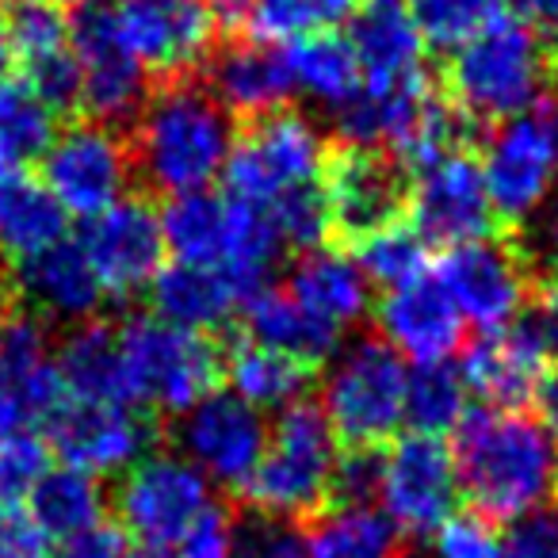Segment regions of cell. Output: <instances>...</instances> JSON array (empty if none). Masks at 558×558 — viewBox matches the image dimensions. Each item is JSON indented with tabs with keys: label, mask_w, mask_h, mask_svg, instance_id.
Listing matches in <instances>:
<instances>
[{
	"label": "cell",
	"mask_w": 558,
	"mask_h": 558,
	"mask_svg": "<svg viewBox=\"0 0 558 558\" xmlns=\"http://www.w3.org/2000/svg\"><path fill=\"white\" fill-rule=\"evenodd\" d=\"M459 494L486 520H520L558 489V440L524 410H466L456 425Z\"/></svg>",
	"instance_id": "1"
},
{
	"label": "cell",
	"mask_w": 558,
	"mask_h": 558,
	"mask_svg": "<svg viewBox=\"0 0 558 558\" xmlns=\"http://www.w3.org/2000/svg\"><path fill=\"white\" fill-rule=\"evenodd\" d=\"M233 149L230 111L195 81H177L149 96L138 116L131 161L154 192H207Z\"/></svg>",
	"instance_id": "2"
},
{
	"label": "cell",
	"mask_w": 558,
	"mask_h": 558,
	"mask_svg": "<svg viewBox=\"0 0 558 558\" xmlns=\"http://www.w3.org/2000/svg\"><path fill=\"white\" fill-rule=\"evenodd\" d=\"M555 54L527 24L497 16L478 35L451 50V108L474 123H509L550 93Z\"/></svg>",
	"instance_id": "3"
},
{
	"label": "cell",
	"mask_w": 558,
	"mask_h": 558,
	"mask_svg": "<svg viewBox=\"0 0 558 558\" xmlns=\"http://www.w3.org/2000/svg\"><path fill=\"white\" fill-rule=\"evenodd\" d=\"M337 444L341 440L333 436L318 402L303 398L279 410L276 428H268V448L245 486L248 505L256 512L288 520L322 509L341 459Z\"/></svg>",
	"instance_id": "4"
},
{
	"label": "cell",
	"mask_w": 558,
	"mask_h": 558,
	"mask_svg": "<svg viewBox=\"0 0 558 558\" xmlns=\"http://www.w3.org/2000/svg\"><path fill=\"white\" fill-rule=\"evenodd\" d=\"M126 398L138 410L187 413L222 375L215 344L161 318H131L119 329Z\"/></svg>",
	"instance_id": "5"
},
{
	"label": "cell",
	"mask_w": 558,
	"mask_h": 558,
	"mask_svg": "<svg viewBox=\"0 0 558 558\" xmlns=\"http://www.w3.org/2000/svg\"><path fill=\"white\" fill-rule=\"evenodd\" d=\"M402 356L387 341H356L337 352L322 390V413L337 440L349 448H379L405 425Z\"/></svg>",
	"instance_id": "6"
},
{
	"label": "cell",
	"mask_w": 558,
	"mask_h": 558,
	"mask_svg": "<svg viewBox=\"0 0 558 558\" xmlns=\"http://www.w3.org/2000/svg\"><path fill=\"white\" fill-rule=\"evenodd\" d=\"M478 165L494 215L505 222H532L558 187V93L497 126Z\"/></svg>",
	"instance_id": "7"
},
{
	"label": "cell",
	"mask_w": 558,
	"mask_h": 558,
	"mask_svg": "<svg viewBox=\"0 0 558 558\" xmlns=\"http://www.w3.org/2000/svg\"><path fill=\"white\" fill-rule=\"evenodd\" d=\"M322 169H326V142L318 126L295 111H276L253 119L248 131L233 138L222 177L233 199L268 207L295 187L318 184Z\"/></svg>",
	"instance_id": "8"
},
{
	"label": "cell",
	"mask_w": 558,
	"mask_h": 558,
	"mask_svg": "<svg viewBox=\"0 0 558 558\" xmlns=\"http://www.w3.org/2000/svg\"><path fill=\"white\" fill-rule=\"evenodd\" d=\"M116 509L123 520V535L138 539V547L172 550L215 505H210V482L184 456L157 451L126 471Z\"/></svg>",
	"instance_id": "9"
},
{
	"label": "cell",
	"mask_w": 558,
	"mask_h": 558,
	"mask_svg": "<svg viewBox=\"0 0 558 558\" xmlns=\"http://www.w3.org/2000/svg\"><path fill=\"white\" fill-rule=\"evenodd\" d=\"M70 47L81 70V104L93 123L119 126L138 119L149 100V73L119 35L111 0H85L70 20Z\"/></svg>",
	"instance_id": "10"
},
{
	"label": "cell",
	"mask_w": 558,
	"mask_h": 558,
	"mask_svg": "<svg viewBox=\"0 0 558 558\" xmlns=\"http://www.w3.org/2000/svg\"><path fill=\"white\" fill-rule=\"evenodd\" d=\"M131 169V146L104 123H73L43 154V184L77 218H96L126 199Z\"/></svg>",
	"instance_id": "11"
},
{
	"label": "cell",
	"mask_w": 558,
	"mask_h": 558,
	"mask_svg": "<svg viewBox=\"0 0 558 558\" xmlns=\"http://www.w3.org/2000/svg\"><path fill=\"white\" fill-rule=\"evenodd\" d=\"M459 474L440 436L410 433L383 456L379 501L402 535H436L459 501Z\"/></svg>",
	"instance_id": "12"
},
{
	"label": "cell",
	"mask_w": 558,
	"mask_h": 558,
	"mask_svg": "<svg viewBox=\"0 0 558 558\" xmlns=\"http://www.w3.org/2000/svg\"><path fill=\"white\" fill-rule=\"evenodd\" d=\"M180 456L207 482L245 489L268 448V425L260 410L241 402L230 390H210L177 425Z\"/></svg>",
	"instance_id": "13"
},
{
	"label": "cell",
	"mask_w": 558,
	"mask_h": 558,
	"mask_svg": "<svg viewBox=\"0 0 558 558\" xmlns=\"http://www.w3.org/2000/svg\"><path fill=\"white\" fill-rule=\"evenodd\" d=\"M405 203H410L413 230L425 245H471L489 238L497 222L482 165L463 149L425 165Z\"/></svg>",
	"instance_id": "14"
},
{
	"label": "cell",
	"mask_w": 558,
	"mask_h": 558,
	"mask_svg": "<svg viewBox=\"0 0 558 558\" xmlns=\"http://www.w3.org/2000/svg\"><path fill=\"white\" fill-rule=\"evenodd\" d=\"M436 283L448 291L459 318L478 326L482 333H497L517 322L527 303V264L512 245L501 241H471L444 253Z\"/></svg>",
	"instance_id": "15"
},
{
	"label": "cell",
	"mask_w": 558,
	"mask_h": 558,
	"mask_svg": "<svg viewBox=\"0 0 558 558\" xmlns=\"http://www.w3.org/2000/svg\"><path fill=\"white\" fill-rule=\"evenodd\" d=\"M50 448L62 456L65 466L85 471L93 478L100 474L131 471L138 459L149 456L154 425L138 405L126 402H73L47 421Z\"/></svg>",
	"instance_id": "16"
},
{
	"label": "cell",
	"mask_w": 558,
	"mask_h": 558,
	"mask_svg": "<svg viewBox=\"0 0 558 558\" xmlns=\"http://www.w3.org/2000/svg\"><path fill=\"white\" fill-rule=\"evenodd\" d=\"M77 241L93 260L108 299H119V303L146 291L157 279V271L165 268L161 215L134 195L119 199L104 215L88 218L85 233Z\"/></svg>",
	"instance_id": "17"
},
{
	"label": "cell",
	"mask_w": 558,
	"mask_h": 558,
	"mask_svg": "<svg viewBox=\"0 0 558 558\" xmlns=\"http://www.w3.org/2000/svg\"><path fill=\"white\" fill-rule=\"evenodd\" d=\"M322 192L329 203V222L352 245L383 226L402 222V207L410 199L402 165L395 157L352 146H344L337 157H326Z\"/></svg>",
	"instance_id": "18"
},
{
	"label": "cell",
	"mask_w": 558,
	"mask_h": 558,
	"mask_svg": "<svg viewBox=\"0 0 558 558\" xmlns=\"http://www.w3.org/2000/svg\"><path fill=\"white\" fill-rule=\"evenodd\" d=\"M111 12L146 73L177 77L207 62L215 43L207 0H111Z\"/></svg>",
	"instance_id": "19"
},
{
	"label": "cell",
	"mask_w": 558,
	"mask_h": 558,
	"mask_svg": "<svg viewBox=\"0 0 558 558\" xmlns=\"http://www.w3.org/2000/svg\"><path fill=\"white\" fill-rule=\"evenodd\" d=\"M375 318H379L383 341L413 364H448L451 352H459L463 344L466 322L459 318L448 291L428 276L387 291Z\"/></svg>",
	"instance_id": "20"
},
{
	"label": "cell",
	"mask_w": 558,
	"mask_h": 558,
	"mask_svg": "<svg viewBox=\"0 0 558 558\" xmlns=\"http://www.w3.org/2000/svg\"><path fill=\"white\" fill-rule=\"evenodd\" d=\"M288 299L333 349H341L344 337L367 314V279L352 256L314 248V253H303V260L291 268Z\"/></svg>",
	"instance_id": "21"
},
{
	"label": "cell",
	"mask_w": 558,
	"mask_h": 558,
	"mask_svg": "<svg viewBox=\"0 0 558 558\" xmlns=\"http://www.w3.org/2000/svg\"><path fill=\"white\" fill-rule=\"evenodd\" d=\"M459 375L466 395H478L489 410H520L535 398L543 379V352L524 326L482 333L463 352Z\"/></svg>",
	"instance_id": "22"
},
{
	"label": "cell",
	"mask_w": 558,
	"mask_h": 558,
	"mask_svg": "<svg viewBox=\"0 0 558 558\" xmlns=\"http://www.w3.org/2000/svg\"><path fill=\"white\" fill-rule=\"evenodd\" d=\"M16 283L35 311L58 322H93L108 299L93 260L73 238H62L39 256L16 264Z\"/></svg>",
	"instance_id": "23"
},
{
	"label": "cell",
	"mask_w": 558,
	"mask_h": 558,
	"mask_svg": "<svg viewBox=\"0 0 558 558\" xmlns=\"http://www.w3.org/2000/svg\"><path fill=\"white\" fill-rule=\"evenodd\" d=\"M210 96L222 104L230 116L264 119L276 116L288 96L295 93L288 73L283 50L264 47V43H238L210 58Z\"/></svg>",
	"instance_id": "24"
},
{
	"label": "cell",
	"mask_w": 558,
	"mask_h": 558,
	"mask_svg": "<svg viewBox=\"0 0 558 558\" xmlns=\"http://www.w3.org/2000/svg\"><path fill=\"white\" fill-rule=\"evenodd\" d=\"M149 303H154V318L187 333H210L226 326L238 306H245V295L222 268L177 260L157 271V279L149 283Z\"/></svg>",
	"instance_id": "25"
},
{
	"label": "cell",
	"mask_w": 558,
	"mask_h": 558,
	"mask_svg": "<svg viewBox=\"0 0 558 558\" xmlns=\"http://www.w3.org/2000/svg\"><path fill=\"white\" fill-rule=\"evenodd\" d=\"M0 390L16 402L20 417L47 425L65 405V387L47 349V329L35 318H12L0 333Z\"/></svg>",
	"instance_id": "26"
},
{
	"label": "cell",
	"mask_w": 558,
	"mask_h": 558,
	"mask_svg": "<svg viewBox=\"0 0 558 558\" xmlns=\"http://www.w3.org/2000/svg\"><path fill=\"white\" fill-rule=\"evenodd\" d=\"M349 47L364 73V85L395 88L413 77H425V39L417 24L398 4H372L352 16Z\"/></svg>",
	"instance_id": "27"
},
{
	"label": "cell",
	"mask_w": 558,
	"mask_h": 558,
	"mask_svg": "<svg viewBox=\"0 0 558 558\" xmlns=\"http://www.w3.org/2000/svg\"><path fill=\"white\" fill-rule=\"evenodd\" d=\"M65 226L70 215L47 184L32 177L0 180V256H9L12 264L32 260L65 238Z\"/></svg>",
	"instance_id": "28"
},
{
	"label": "cell",
	"mask_w": 558,
	"mask_h": 558,
	"mask_svg": "<svg viewBox=\"0 0 558 558\" xmlns=\"http://www.w3.org/2000/svg\"><path fill=\"white\" fill-rule=\"evenodd\" d=\"M62 387L73 402H126L123 356H119V337L108 326L85 322L65 337V344L54 356Z\"/></svg>",
	"instance_id": "29"
},
{
	"label": "cell",
	"mask_w": 558,
	"mask_h": 558,
	"mask_svg": "<svg viewBox=\"0 0 558 558\" xmlns=\"http://www.w3.org/2000/svg\"><path fill=\"white\" fill-rule=\"evenodd\" d=\"M226 379H230V395H238L253 410H288V405L303 402L314 375L311 364L288 356V352L241 341L226 356Z\"/></svg>",
	"instance_id": "30"
},
{
	"label": "cell",
	"mask_w": 558,
	"mask_h": 558,
	"mask_svg": "<svg viewBox=\"0 0 558 558\" xmlns=\"http://www.w3.org/2000/svg\"><path fill=\"white\" fill-rule=\"evenodd\" d=\"M283 58H288L295 93L311 96L314 104H322L329 111L352 100L360 93V85H364V73H360V62L344 35L322 32L311 35V39H299L283 50Z\"/></svg>",
	"instance_id": "31"
},
{
	"label": "cell",
	"mask_w": 558,
	"mask_h": 558,
	"mask_svg": "<svg viewBox=\"0 0 558 558\" xmlns=\"http://www.w3.org/2000/svg\"><path fill=\"white\" fill-rule=\"evenodd\" d=\"M54 119L24 77H0V180L24 177L27 165L43 161L58 131Z\"/></svg>",
	"instance_id": "32"
},
{
	"label": "cell",
	"mask_w": 558,
	"mask_h": 558,
	"mask_svg": "<svg viewBox=\"0 0 558 558\" xmlns=\"http://www.w3.org/2000/svg\"><path fill=\"white\" fill-rule=\"evenodd\" d=\"M398 532L375 505H333L306 532L311 558H398Z\"/></svg>",
	"instance_id": "33"
},
{
	"label": "cell",
	"mask_w": 558,
	"mask_h": 558,
	"mask_svg": "<svg viewBox=\"0 0 558 558\" xmlns=\"http://www.w3.org/2000/svg\"><path fill=\"white\" fill-rule=\"evenodd\" d=\"M226 226H230V199L215 192L172 195L161 210L165 248L184 264H210L218 268L226 253Z\"/></svg>",
	"instance_id": "34"
},
{
	"label": "cell",
	"mask_w": 558,
	"mask_h": 558,
	"mask_svg": "<svg viewBox=\"0 0 558 558\" xmlns=\"http://www.w3.org/2000/svg\"><path fill=\"white\" fill-rule=\"evenodd\" d=\"M27 501H32L27 512L39 520V527L50 539H70V535L104 524L100 478L73 471V466H50Z\"/></svg>",
	"instance_id": "35"
},
{
	"label": "cell",
	"mask_w": 558,
	"mask_h": 558,
	"mask_svg": "<svg viewBox=\"0 0 558 558\" xmlns=\"http://www.w3.org/2000/svg\"><path fill=\"white\" fill-rule=\"evenodd\" d=\"M245 329H248V341L264 344V349H276V352H288V356L303 360V364H318V360H329L333 344L303 318L295 303L288 299V291H256L253 299H245Z\"/></svg>",
	"instance_id": "36"
},
{
	"label": "cell",
	"mask_w": 558,
	"mask_h": 558,
	"mask_svg": "<svg viewBox=\"0 0 558 558\" xmlns=\"http://www.w3.org/2000/svg\"><path fill=\"white\" fill-rule=\"evenodd\" d=\"M466 417V383L459 367L448 364H417L405 383V421L421 436L456 433Z\"/></svg>",
	"instance_id": "37"
},
{
	"label": "cell",
	"mask_w": 558,
	"mask_h": 558,
	"mask_svg": "<svg viewBox=\"0 0 558 558\" xmlns=\"http://www.w3.org/2000/svg\"><path fill=\"white\" fill-rule=\"evenodd\" d=\"M352 0H253L245 32L253 43L276 47V43H299L337 27L349 20Z\"/></svg>",
	"instance_id": "38"
},
{
	"label": "cell",
	"mask_w": 558,
	"mask_h": 558,
	"mask_svg": "<svg viewBox=\"0 0 558 558\" xmlns=\"http://www.w3.org/2000/svg\"><path fill=\"white\" fill-rule=\"evenodd\" d=\"M425 264H428V245L417 238L413 226L395 222L367 233L364 241H356V268L364 271L367 283H379L387 291L421 279L425 276Z\"/></svg>",
	"instance_id": "39"
},
{
	"label": "cell",
	"mask_w": 558,
	"mask_h": 558,
	"mask_svg": "<svg viewBox=\"0 0 558 558\" xmlns=\"http://www.w3.org/2000/svg\"><path fill=\"white\" fill-rule=\"evenodd\" d=\"M9 50L24 70L70 54V20L50 0H16L9 9Z\"/></svg>",
	"instance_id": "40"
},
{
	"label": "cell",
	"mask_w": 558,
	"mask_h": 558,
	"mask_svg": "<svg viewBox=\"0 0 558 558\" xmlns=\"http://www.w3.org/2000/svg\"><path fill=\"white\" fill-rule=\"evenodd\" d=\"M505 0H410V16L425 47L456 50L501 16Z\"/></svg>",
	"instance_id": "41"
},
{
	"label": "cell",
	"mask_w": 558,
	"mask_h": 558,
	"mask_svg": "<svg viewBox=\"0 0 558 558\" xmlns=\"http://www.w3.org/2000/svg\"><path fill=\"white\" fill-rule=\"evenodd\" d=\"M268 215L276 222L279 238H283V248H299V253H314L333 233L322 184H306L288 195H279L276 203H268Z\"/></svg>",
	"instance_id": "42"
},
{
	"label": "cell",
	"mask_w": 558,
	"mask_h": 558,
	"mask_svg": "<svg viewBox=\"0 0 558 558\" xmlns=\"http://www.w3.org/2000/svg\"><path fill=\"white\" fill-rule=\"evenodd\" d=\"M230 558H311V547L295 520L253 509L248 517L233 520Z\"/></svg>",
	"instance_id": "43"
},
{
	"label": "cell",
	"mask_w": 558,
	"mask_h": 558,
	"mask_svg": "<svg viewBox=\"0 0 558 558\" xmlns=\"http://www.w3.org/2000/svg\"><path fill=\"white\" fill-rule=\"evenodd\" d=\"M50 471L47 444L32 433H12L0 440V501L24 505Z\"/></svg>",
	"instance_id": "44"
},
{
	"label": "cell",
	"mask_w": 558,
	"mask_h": 558,
	"mask_svg": "<svg viewBox=\"0 0 558 558\" xmlns=\"http://www.w3.org/2000/svg\"><path fill=\"white\" fill-rule=\"evenodd\" d=\"M383 482V451L379 448H349L337 459L329 497L337 505H372L379 501Z\"/></svg>",
	"instance_id": "45"
},
{
	"label": "cell",
	"mask_w": 558,
	"mask_h": 558,
	"mask_svg": "<svg viewBox=\"0 0 558 558\" xmlns=\"http://www.w3.org/2000/svg\"><path fill=\"white\" fill-rule=\"evenodd\" d=\"M433 558H505V535L486 517H451L436 532Z\"/></svg>",
	"instance_id": "46"
},
{
	"label": "cell",
	"mask_w": 558,
	"mask_h": 558,
	"mask_svg": "<svg viewBox=\"0 0 558 558\" xmlns=\"http://www.w3.org/2000/svg\"><path fill=\"white\" fill-rule=\"evenodd\" d=\"M505 558H558V505H543L512 520Z\"/></svg>",
	"instance_id": "47"
},
{
	"label": "cell",
	"mask_w": 558,
	"mask_h": 558,
	"mask_svg": "<svg viewBox=\"0 0 558 558\" xmlns=\"http://www.w3.org/2000/svg\"><path fill=\"white\" fill-rule=\"evenodd\" d=\"M0 558H50V535L24 505L0 501Z\"/></svg>",
	"instance_id": "48"
},
{
	"label": "cell",
	"mask_w": 558,
	"mask_h": 558,
	"mask_svg": "<svg viewBox=\"0 0 558 558\" xmlns=\"http://www.w3.org/2000/svg\"><path fill=\"white\" fill-rule=\"evenodd\" d=\"M233 520L222 509H207L199 524L172 547V558H230Z\"/></svg>",
	"instance_id": "49"
},
{
	"label": "cell",
	"mask_w": 558,
	"mask_h": 558,
	"mask_svg": "<svg viewBox=\"0 0 558 558\" xmlns=\"http://www.w3.org/2000/svg\"><path fill=\"white\" fill-rule=\"evenodd\" d=\"M50 558H131L126 535L111 524H96L88 532H77L70 539L58 543V550Z\"/></svg>",
	"instance_id": "50"
},
{
	"label": "cell",
	"mask_w": 558,
	"mask_h": 558,
	"mask_svg": "<svg viewBox=\"0 0 558 558\" xmlns=\"http://www.w3.org/2000/svg\"><path fill=\"white\" fill-rule=\"evenodd\" d=\"M524 329L532 333V341L539 344L543 356H558V271L543 279V288H539V295H535Z\"/></svg>",
	"instance_id": "51"
},
{
	"label": "cell",
	"mask_w": 558,
	"mask_h": 558,
	"mask_svg": "<svg viewBox=\"0 0 558 558\" xmlns=\"http://www.w3.org/2000/svg\"><path fill=\"white\" fill-rule=\"evenodd\" d=\"M532 245H535V253H539L543 260L558 268V187L550 192V199L543 203L539 210H535V218H532Z\"/></svg>",
	"instance_id": "52"
},
{
	"label": "cell",
	"mask_w": 558,
	"mask_h": 558,
	"mask_svg": "<svg viewBox=\"0 0 558 558\" xmlns=\"http://www.w3.org/2000/svg\"><path fill=\"white\" fill-rule=\"evenodd\" d=\"M509 9L543 39H558V0H509Z\"/></svg>",
	"instance_id": "53"
},
{
	"label": "cell",
	"mask_w": 558,
	"mask_h": 558,
	"mask_svg": "<svg viewBox=\"0 0 558 558\" xmlns=\"http://www.w3.org/2000/svg\"><path fill=\"white\" fill-rule=\"evenodd\" d=\"M535 405H539L543 428L558 440V364L550 372H543L539 390H535Z\"/></svg>",
	"instance_id": "54"
},
{
	"label": "cell",
	"mask_w": 558,
	"mask_h": 558,
	"mask_svg": "<svg viewBox=\"0 0 558 558\" xmlns=\"http://www.w3.org/2000/svg\"><path fill=\"white\" fill-rule=\"evenodd\" d=\"M210 16L222 27H245L248 12H253V0H207Z\"/></svg>",
	"instance_id": "55"
},
{
	"label": "cell",
	"mask_w": 558,
	"mask_h": 558,
	"mask_svg": "<svg viewBox=\"0 0 558 558\" xmlns=\"http://www.w3.org/2000/svg\"><path fill=\"white\" fill-rule=\"evenodd\" d=\"M20 428H24V417H20L16 402L0 390V440H4V436H12V433H20Z\"/></svg>",
	"instance_id": "56"
},
{
	"label": "cell",
	"mask_w": 558,
	"mask_h": 558,
	"mask_svg": "<svg viewBox=\"0 0 558 558\" xmlns=\"http://www.w3.org/2000/svg\"><path fill=\"white\" fill-rule=\"evenodd\" d=\"M12 50H9V4L0 0V73H4V65H9Z\"/></svg>",
	"instance_id": "57"
},
{
	"label": "cell",
	"mask_w": 558,
	"mask_h": 558,
	"mask_svg": "<svg viewBox=\"0 0 558 558\" xmlns=\"http://www.w3.org/2000/svg\"><path fill=\"white\" fill-rule=\"evenodd\" d=\"M131 558H172V550H149V547H138V550H131Z\"/></svg>",
	"instance_id": "58"
},
{
	"label": "cell",
	"mask_w": 558,
	"mask_h": 558,
	"mask_svg": "<svg viewBox=\"0 0 558 558\" xmlns=\"http://www.w3.org/2000/svg\"><path fill=\"white\" fill-rule=\"evenodd\" d=\"M9 326V299H4V288H0V333Z\"/></svg>",
	"instance_id": "59"
},
{
	"label": "cell",
	"mask_w": 558,
	"mask_h": 558,
	"mask_svg": "<svg viewBox=\"0 0 558 558\" xmlns=\"http://www.w3.org/2000/svg\"><path fill=\"white\" fill-rule=\"evenodd\" d=\"M398 558H433V555H425V550H405L402 555V550H398Z\"/></svg>",
	"instance_id": "60"
},
{
	"label": "cell",
	"mask_w": 558,
	"mask_h": 558,
	"mask_svg": "<svg viewBox=\"0 0 558 558\" xmlns=\"http://www.w3.org/2000/svg\"><path fill=\"white\" fill-rule=\"evenodd\" d=\"M50 4H58V9H65V4H85V0H50Z\"/></svg>",
	"instance_id": "61"
},
{
	"label": "cell",
	"mask_w": 558,
	"mask_h": 558,
	"mask_svg": "<svg viewBox=\"0 0 558 558\" xmlns=\"http://www.w3.org/2000/svg\"><path fill=\"white\" fill-rule=\"evenodd\" d=\"M367 4H398V0H367Z\"/></svg>",
	"instance_id": "62"
}]
</instances>
